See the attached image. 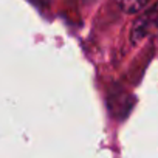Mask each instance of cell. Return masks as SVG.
Instances as JSON below:
<instances>
[{"label": "cell", "mask_w": 158, "mask_h": 158, "mask_svg": "<svg viewBox=\"0 0 158 158\" xmlns=\"http://www.w3.org/2000/svg\"><path fill=\"white\" fill-rule=\"evenodd\" d=\"M150 36H158V3L141 14L135 20L130 31V39L133 44H138Z\"/></svg>", "instance_id": "1"}, {"label": "cell", "mask_w": 158, "mask_h": 158, "mask_svg": "<svg viewBox=\"0 0 158 158\" xmlns=\"http://www.w3.org/2000/svg\"><path fill=\"white\" fill-rule=\"evenodd\" d=\"M115 2L121 11H124L127 14H135V13H139L141 10H144L150 0H115Z\"/></svg>", "instance_id": "2"}, {"label": "cell", "mask_w": 158, "mask_h": 158, "mask_svg": "<svg viewBox=\"0 0 158 158\" xmlns=\"http://www.w3.org/2000/svg\"><path fill=\"white\" fill-rule=\"evenodd\" d=\"M33 2H37V3H42V5H47L50 0H33Z\"/></svg>", "instance_id": "3"}, {"label": "cell", "mask_w": 158, "mask_h": 158, "mask_svg": "<svg viewBox=\"0 0 158 158\" xmlns=\"http://www.w3.org/2000/svg\"><path fill=\"white\" fill-rule=\"evenodd\" d=\"M84 2H90V0H84Z\"/></svg>", "instance_id": "4"}]
</instances>
